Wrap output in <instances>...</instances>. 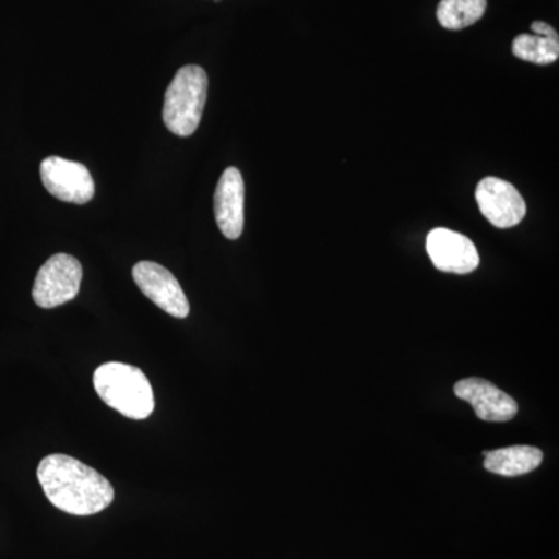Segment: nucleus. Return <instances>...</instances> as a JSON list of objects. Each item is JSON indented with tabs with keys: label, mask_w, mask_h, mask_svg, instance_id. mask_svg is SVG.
Listing matches in <instances>:
<instances>
[{
	"label": "nucleus",
	"mask_w": 559,
	"mask_h": 559,
	"mask_svg": "<svg viewBox=\"0 0 559 559\" xmlns=\"http://www.w3.org/2000/svg\"><path fill=\"white\" fill-rule=\"evenodd\" d=\"M457 399L473 406L477 417L489 423L510 421L518 415L516 401L489 381L468 378L454 385Z\"/></svg>",
	"instance_id": "obj_9"
},
{
	"label": "nucleus",
	"mask_w": 559,
	"mask_h": 559,
	"mask_svg": "<svg viewBox=\"0 0 559 559\" xmlns=\"http://www.w3.org/2000/svg\"><path fill=\"white\" fill-rule=\"evenodd\" d=\"M426 250L433 266L448 274H471L480 264L479 252L474 242L454 230L440 227L430 231Z\"/></svg>",
	"instance_id": "obj_8"
},
{
	"label": "nucleus",
	"mask_w": 559,
	"mask_h": 559,
	"mask_svg": "<svg viewBox=\"0 0 559 559\" xmlns=\"http://www.w3.org/2000/svg\"><path fill=\"white\" fill-rule=\"evenodd\" d=\"M513 55L533 64H554L559 57V40L538 35H520L513 40Z\"/></svg>",
	"instance_id": "obj_13"
},
{
	"label": "nucleus",
	"mask_w": 559,
	"mask_h": 559,
	"mask_svg": "<svg viewBox=\"0 0 559 559\" xmlns=\"http://www.w3.org/2000/svg\"><path fill=\"white\" fill-rule=\"evenodd\" d=\"M38 480L51 506L73 516H91L114 500L110 481L80 460L51 454L40 460Z\"/></svg>",
	"instance_id": "obj_1"
},
{
	"label": "nucleus",
	"mask_w": 559,
	"mask_h": 559,
	"mask_svg": "<svg viewBox=\"0 0 559 559\" xmlns=\"http://www.w3.org/2000/svg\"><path fill=\"white\" fill-rule=\"evenodd\" d=\"M476 201L481 215L499 229L518 226L527 213V204L516 187L492 176L480 180Z\"/></svg>",
	"instance_id": "obj_7"
},
{
	"label": "nucleus",
	"mask_w": 559,
	"mask_h": 559,
	"mask_svg": "<svg viewBox=\"0 0 559 559\" xmlns=\"http://www.w3.org/2000/svg\"><path fill=\"white\" fill-rule=\"evenodd\" d=\"M39 171L44 187L57 200L81 205L94 198L95 183L86 165L50 156Z\"/></svg>",
	"instance_id": "obj_5"
},
{
	"label": "nucleus",
	"mask_w": 559,
	"mask_h": 559,
	"mask_svg": "<svg viewBox=\"0 0 559 559\" xmlns=\"http://www.w3.org/2000/svg\"><path fill=\"white\" fill-rule=\"evenodd\" d=\"M215 218L227 240H238L245 229V180L240 170L227 168L215 191Z\"/></svg>",
	"instance_id": "obj_10"
},
{
	"label": "nucleus",
	"mask_w": 559,
	"mask_h": 559,
	"mask_svg": "<svg viewBox=\"0 0 559 559\" xmlns=\"http://www.w3.org/2000/svg\"><path fill=\"white\" fill-rule=\"evenodd\" d=\"M94 388L103 403L123 417L145 419L153 414V388L138 367L121 362L103 364L95 370Z\"/></svg>",
	"instance_id": "obj_2"
},
{
	"label": "nucleus",
	"mask_w": 559,
	"mask_h": 559,
	"mask_svg": "<svg viewBox=\"0 0 559 559\" xmlns=\"http://www.w3.org/2000/svg\"><path fill=\"white\" fill-rule=\"evenodd\" d=\"M132 277L139 289L162 311L178 319L189 316V300L170 271L153 261H140L132 267Z\"/></svg>",
	"instance_id": "obj_6"
},
{
	"label": "nucleus",
	"mask_w": 559,
	"mask_h": 559,
	"mask_svg": "<svg viewBox=\"0 0 559 559\" xmlns=\"http://www.w3.org/2000/svg\"><path fill=\"white\" fill-rule=\"evenodd\" d=\"M83 266L75 257L57 253L44 263L33 286V300L44 310L61 307L80 293Z\"/></svg>",
	"instance_id": "obj_4"
},
{
	"label": "nucleus",
	"mask_w": 559,
	"mask_h": 559,
	"mask_svg": "<svg viewBox=\"0 0 559 559\" xmlns=\"http://www.w3.org/2000/svg\"><path fill=\"white\" fill-rule=\"evenodd\" d=\"M209 76L200 66H183L165 92L164 123L179 138H190L200 127L207 102Z\"/></svg>",
	"instance_id": "obj_3"
},
{
	"label": "nucleus",
	"mask_w": 559,
	"mask_h": 559,
	"mask_svg": "<svg viewBox=\"0 0 559 559\" xmlns=\"http://www.w3.org/2000/svg\"><path fill=\"white\" fill-rule=\"evenodd\" d=\"M484 466L489 473L503 477L524 476L543 463V451L535 447H510L502 450L484 451Z\"/></svg>",
	"instance_id": "obj_11"
},
{
	"label": "nucleus",
	"mask_w": 559,
	"mask_h": 559,
	"mask_svg": "<svg viewBox=\"0 0 559 559\" xmlns=\"http://www.w3.org/2000/svg\"><path fill=\"white\" fill-rule=\"evenodd\" d=\"M487 0H441L437 20L447 31H463L484 17Z\"/></svg>",
	"instance_id": "obj_12"
},
{
	"label": "nucleus",
	"mask_w": 559,
	"mask_h": 559,
	"mask_svg": "<svg viewBox=\"0 0 559 559\" xmlns=\"http://www.w3.org/2000/svg\"><path fill=\"white\" fill-rule=\"evenodd\" d=\"M532 32L535 33V35L544 36V38L559 40L557 31H555L551 25L546 24V22H533Z\"/></svg>",
	"instance_id": "obj_14"
}]
</instances>
